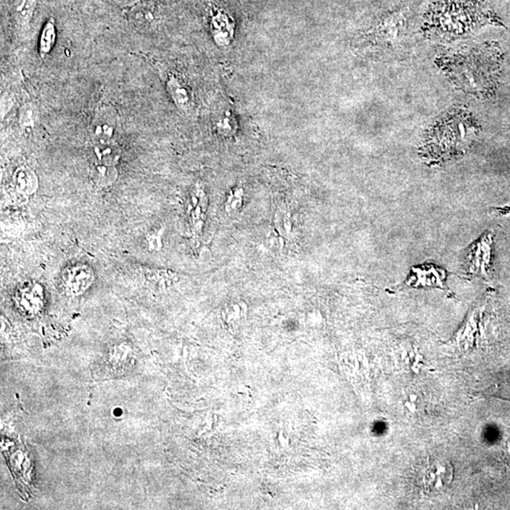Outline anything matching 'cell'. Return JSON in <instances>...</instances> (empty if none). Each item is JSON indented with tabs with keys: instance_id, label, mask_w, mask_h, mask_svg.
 I'll return each instance as SVG.
<instances>
[{
	"instance_id": "6da1fadb",
	"label": "cell",
	"mask_w": 510,
	"mask_h": 510,
	"mask_svg": "<svg viewBox=\"0 0 510 510\" xmlns=\"http://www.w3.org/2000/svg\"><path fill=\"white\" fill-rule=\"evenodd\" d=\"M454 82L469 93L484 94L494 85L499 58L491 48H479L455 56L447 65Z\"/></svg>"
},
{
	"instance_id": "7a4b0ae2",
	"label": "cell",
	"mask_w": 510,
	"mask_h": 510,
	"mask_svg": "<svg viewBox=\"0 0 510 510\" xmlns=\"http://www.w3.org/2000/svg\"><path fill=\"white\" fill-rule=\"evenodd\" d=\"M474 131V124L468 115L462 113L451 115L434 129L426 148L432 158L447 159L461 154L468 147Z\"/></svg>"
},
{
	"instance_id": "3957f363",
	"label": "cell",
	"mask_w": 510,
	"mask_h": 510,
	"mask_svg": "<svg viewBox=\"0 0 510 510\" xmlns=\"http://www.w3.org/2000/svg\"><path fill=\"white\" fill-rule=\"evenodd\" d=\"M484 8L477 0H442L432 10L435 28L445 33H461L485 18Z\"/></svg>"
},
{
	"instance_id": "277c9868",
	"label": "cell",
	"mask_w": 510,
	"mask_h": 510,
	"mask_svg": "<svg viewBox=\"0 0 510 510\" xmlns=\"http://www.w3.org/2000/svg\"><path fill=\"white\" fill-rule=\"evenodd\" d=\"M207 210H208V198L203 186L197 184L190 191L186 201L187 221L195 238H198L203 233Z\"/></svg>"
},
{
	"instance_id": "5b68a950",
	"label": "cell",
	"mask_w": 510,
	"mask_h": 510,
	"mask_svg": "<svg viewBox=\"0 0 510 510\" xmlns=\"http://www.w3.org/2000/svg\"><path fill=\"white\" fill-rule=\"evenodd\" d=\"M60 280L66 293L71 296H78L85 292L93 284L94 270L87 265H73L63 270Z\"/></svg>"
},
{
	"instance_id": "8992f818",
	"label": "cell",
	"mask_w": 510,
	"mask_h": 510,
	"mask_svg": "<svg viewBox=\"0 0 510 510\" xmlns=\"http://www.w3.org/2000/svg\"><path fill=\"white\" fill-rule=\"evenodd\" d=\"M117 114L112 108L105 107L97 112L92 123L91 132L96 141L113 140L117 129Z\"/></svg>"
},
{
	"instance_id": "52a82bcc",
	"label": "cell",
	"mask_w": 510,
	"mask_h": 510,
	"mask_svg": "<svg viewBox=\"0 0 510 510\" xmlns=\"http://www.w3.org/2000/svg\"><path fill=\"white\" fill-rule=\"evenodd\" d=\"M489 255V239L485 236L467 253L464 270L467 275H485Z\"/></svg>"
},
{
	"instance_id": "ba28073f",
	"label": "cell",
	"mask_w": 510,
	"mask_h": 510,
	"mask_svg": "<svg viewBox=\"0 0 510 510\" xmlns=\"http://www.w3.org/2000/svg\"><path fill=\"white\" fill-rule=\"evenodd\" d=\"M17 301L27 312H36L44 301V290L41 285L28 282L17 291Z\"/></svg>"
},
{
	"instance_id": "9c48e42d",
	"label": "cell",
	"mask_w": 510,
	"mask_h": 510,
	"mask_svg": "<svg viewBox=\"0 0 510 510\" xmlns=\"http://www.w3.org/2000/svg\"><path fill=\"white\" fill-rule=\"evenodd\" d=\"M446 279L445 272L442 270L437 269L434 266H422L420 267H416L413 270V275H412L408 282H406V285H413V287H419V285H423V287H443V282Z\"/></svg>"
},
{
	"instance_id": "30bf717a",
	"label": "cell",
	"mask_w": 510,
	"mask_h": 510,
	"mask_svg": "<svg viewBox=\"0 0 510 510\" xmlns=\"http://www.w3.org/2000/svg\"><path fill=\"white\" fill-rule=\"evenodd\" d=\"M13 184L16 191L25 196L36 194L39 187V181L36 173L27 166H19L14 171Z\"/></svg>"
},
{
	"instance_id": "8fae6325",
	"label": "cell",
	"mask_w": 510,
	"mask_h": 510,
	"mask_svg": "<svg viewBox=\"0 0 510 510\" xmlns=\"http://www.w3.org/2000/svg\"><path fill=\"white\" fill-rule=\"evenodd\" d=\"M94 162L103 165L117 166L120 159L119 147L111 141H96L93 147Z\"/></svg>"
},
{
	"instance_id": "7c38bea8",
	"label": "cell",
	"mask_w": 510,
	"mask_h": 510,
	"mask_svg": "<svg viewBox=\"0 0 510 510\" xmlns=\"http://www.w3.org/2000/svg\"><path fill=\"white\" fill-rule=\"evenodd\" d=\"M129 19L134 27L140 31H149L154 28L157 23L156 10L154 6L141 4L135 6L129 14Z\"/></svg>"
},
{
	"instance_id": "4fadbf2b",
	"label": "cell",
	"mask_w": 510,
	"mask_h": 510,
	"mask_svg": "<svg viewBox=\"0 0 510 510\" xmlns=\"http://www.w3.org/2000/svg\"><path fill=\"white\" fill-rule=\"evenodd\" d=\"M90 176L97 186L107 187L112 186L117 180L118 172L115 166L93 162L90 169Z\"/></svg>"
},
{
	"instance_id": "5bb4252c",
	"label": "cell",
	"mask_w": 510,
	"mask_h": 510,
	"mask_svg": "<svg viewBox=\"0 0 510 510\" xmlns=\"http://www.w3.org/2000/svg\"><path fill=\"white\" fill-rule=\"evenodd\" d=\"M432 468L435 469V472L428 469L427 477L428 485H434L435 488L439 489L440 487L445 486L446 478L451 477V466L447 463L442 462V461H436L432 465Z\"/></svg>"
},
{
	"instance_id": "9a60e30c",
	"label": "cell",
	"mask_w": 510,
	"mask_h": 510,
	"mask_svg": "<svg viewBox=\"0 0 510 510\" xmlns=\"http://www.w3.org/2000/svg\"><path fill=\"white\" fill-rule=\"evenodd\" d=\"M168 88L173 100L181 107H184L189 103V94L186 88L177 79H170Z\"/></svg>"
},
{
	"instance_id": "2e32d148",
	"label": "cell",
	"mask_w": 510,
	"mask_h": 510,
	"mask_svg": "<svg viewBox=\"0 0 510 510\" xmlns=\"http://www.w3.org/2000/svg\"><path fill=\"white\" fill-rule=\"evenodd\" d=\"M244 191L240 187L230 190L227 196L225 210L228 214L235 215L240 211L243 206Z\"/></svg>"
},
{
	"instance_id": "e0dca14e",
	"label": "cell",
	"mask_w": 510,
	"mask_h": 510,
	"mask_svg": "<svg viewBox=\"0 0 510 510\" xmlns=\"http://www.w3.org/2000/svg\"><path fill=\"white\" fill-rule=\"evenodd\" d=\"M275 226L281 235L290 238L292 223H291L290 216L287 212H279L276 214Z\"/></svg>"
},
{
	"instance_id": "ac0fdd59",
	"label": "cell",
	"mask_w": 510,
	"mask_h": 510,
	"mask_svg": "<svg viewBox=\"0 0 510 510\" xmlns=\"http://www.w3.org/2000/svg\"><path fill=\"white\" fill-rule=\"evenodd\" d=\"M36 110L33 106L31 105H26L20 109L19 112V122L20 125L23 128H28V127H33L36 123Z\"/></svg>"
},
{
	"instance_id": "d6986e66",
	"label": "cell",
	"mask_w": 510,
	"mask_h": 510,
	"mask_svg": "<svg viewBox=\"0 0 510 510\" xmlns=\"http://www.w3.org/2000/svg\"><path fill=\"white\" fill-rule=\"evenodd\" d=\"M54 43V28L53 26H48L45 28L41 38V53H48Z\"/></svg>"
},
{
	"instance_id": "ffe728a7",
	"label": "cell",
	"mask_w": 510,
	"mask_h": 510,
	"mask_svg": "<svg viewBox=\"0 0 510 510\" xmlns=\"http://www.w3.org/2000/svg\"><path fill=\"white\" fill-rule=\"evenodd\" d=\"M147 242H148L149 249L151 250H159L163 247L162 242V230L160 232H154L149 233L147 236Z\"/></svg>"
},
{
	"instance_id": "44dd1931",
	"label": "cell",
	"mask_w": 510,
	"mask_h": 510,
	"mask_svg": "<svg viewBox=\"0 0 510 510\" xmlns=\"http://www.w3.org/2000/svg\"><path fill=\"white\" fill-rule=\"evenodd\" d=\"M111 1L115 3V5L119 6V7H128V6L134 5V3L139 1V0H111Z\"/></svg>"
}]
</instances>
